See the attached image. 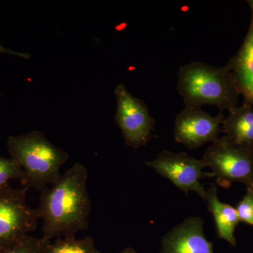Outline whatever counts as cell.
Here are the masks:
<instances>
[{
	"label": "cell",
	"instance_id": "cell-1",
	"mask_svg": "<svg viewBox=\"0 0 253 253\" xmlns=\"http://www.w3.org/2000/svg\"><path fill=\"white\" fill-rule=\"evenodd\" d=\"M87 169L76 163L57 181L41 192L37 208L42 221V237L51 240L76 236L89 227L91 200L86 189Z\"/></svg>",
	"mask_w": 253,
	"mask_h": 253
},
{
	"label": "cell",
	"instance_id": "cell-2",
	"mask_svg": "<svg viewBox=\"0 0 253 253\" xmlns=\"http://www.w3.org/2000/svg\"><path fill=\"white\" fill-rule=\"evenodd\" d=\"M177 90L185 107L201 108L211 105L221 111L237 106L240 95L229 68L214 67L194 61L179 68Z\"/></svg>",
	"mask_w": 253,
	"mask_h": 253
},
{
	"label": "cell",
	"instance_id": "cell-3",
	"mask_svg": "<svg viewBox=\"0 0 253 253\" xmlns=\"http://www.w3.org/2000/svg\"><path fill=\"white\" fill-rule=\"evenodd\" d=\"M7 146L13 159L23 168L28 186L40 192L57 181L60 169L68 159L66 151L50 142L39 131L10 136Z\"/></svg>",
	"mask_w": 253,
	"mask_h": 253
},
{
	"label": "cell",
	"instance_id": "cell-4",
	"mask_svg": "<svg viewBox=\"0 0 253 253\" xmlns=\"http://www.w3.org/2000/svg\"><path fill=\"white\" fill-rule=\"evenodd\" d=\"M202 159L211 169L207 176L215 177L219 185L229 187L232 183L240 182L253 187V149L223 136L212 143Z\"/></svg>",
	"mask_w": 253,
	"mask_h": 253
},
{
	"label": "cell",
	"instance_id": "cell-5",
	"mask_svg": "<svg viewBox=\"0 0 253 253\" xmlns=\"http://www.w3.org/2000/svg\"><path fill=\"white\" fill-rule=\"evenodd\" d=\"M29 186L21 189L7 186L0 191V251L17 242L37 226V209L26 204Z\"/></svg>",
	"mask_w": 253,
	"mask_h": 253
},
{
	"label": "cell",
	"instance_id": "cell-6",
	"mask_svg": "<svg viewBox=\"0 0 253 253\" xmlns=\"http://www.w3.org/2000/svg\"><path fill=\"white\" fill-rule=\"evenodd\" d=\"M117 102L115 120L126 146L137 149L152 139L155 119L144 101L134 97L123 84L115 89Z\"/></svg>",
	"mask_w": 253,
	"mask_h": 253
},
{
	"label": "cell",
	"instance_id": "cell-7",
	"mask_svg": "<svg viewBox=\"0 0 253 253\" xmlns=\"http://www.w3.org/2000/svg\"><path fill=\"white\" fill-rule=\"evenodd\" d=\"M145 165L170 181L186 194L194 191L204 201L207 190L201 184V179L203 170L207 166L204 160L196 159L186 153L164 150Z\"/></svg>",
	"mask_w": 253,
	"mask_h": 253
},
{
	"label": "cell",
	"instance_id": "cell-8",
	"mask_svg": "<svg viewBox=\"0 0 253 253\" xmlns=\"http://www.w3.org/2000/svg\"><path fill=\"white\" fill-rule=\"evenodd\" d=\"M224 118L222 112L212 116L201 108L185 107L175 118L174 139L190 150L214 142L219 138Z\"/></svg>",
	"mask_w": 253,
	"mask_h": 253
},
{
	"label": "cell",
	"instance_id": "cell-9",
	"mask_svg": "<svg viewBox=\"0 0 253 253\" xmlns=\"http://www.w3.org/2000/svg\"><path fill=\"white\" fill-rule=\"evenodd\" d=\"M161 253H214L205 236L203 219L189 217L173 228L163 237Z\"/></svg>",
	"mask_w": 253,
	"mask_h": 253
},
{
	"label": "cell",
	"instance_id": "cell-10",
	"mask_svg": "<svg viewBox=\"0 0 253 253\" xmlns=\"http://www.w3.org/2000/svg\"><path fill=\"white\" fill-rule=\"evenodd\" d=\"M244 101L253 106V14L249 30L237 53L226 64Z\"/></svg>",
	"mask_w": 253,
	"mask_h": 253
},
{
	"label": "cell",
	"instance_id": "cell-11",
	"mask_svg": "<svg viewBox=\"0 0 253 253\" xmlns=\"http://www.w3.org/2000/svg\"><path fill=\"white\" fill-rule=\"evenodd\" d=\"M221 132L236 144L253 149V106L244 101L229 111L221 125Z\"/></svg>",
	"mask_w": 253,
	"mask_h": 253
},
{
	"label": "cell",
	"instance_id": "cell-12",
	"mask_svg": "<svg viewBox=\"0 0 253 253\" xmlns=\"http://www.w3.org/2000/svg\"><path fill=\"white\" fill-rule=\"evenodd\" d=\"M204 201L207 202L208 210L214 217L218 238L225 240L231 246H236L234 231L240 221L236 208L219 201L215 184H211L207 190Z\"/></svg>",
	"mask_w": 253,
	"mask_h": 253
},
{
	"label": "cell",
	"instance_id": "cell-13",
	"mask_svg": "<svg viewBox=\"0 0 253 253\" xmlns=\"http://www.w3.org/2000/svg\"><path fill=\"white\" fill-rule=\"evenodd\" d=\"M46 253H101L90 236L77 239L76 236L57 238L51 242Z\"/></svg>",
	"mask_w": 253,
	"mask_h": 253
},
{
	"label": "cell",
	"instance_id": "cell-14",
	"mask_svg": "<svg viewBox=\"0 0 253 253\" xmlns=\"http://www.w3.org/2000/svg\"><path fill=\"white\" fill-rule=\"evenodd\" d=\"M51 241L41 238L33 237L29 235L19 240L0 253H46Z\"/></svg>",
	"mask_w": 253,
	"mask_h": 253
},
{
	"label": "cell",
	"instance_id": "cell-15",
	"mask_svg": "<svg viewBox=\"0 0 253 253\" xmlns=\"http://www.w3.org/2000/svg\"><path fill=\"white\" fill-rule=\"evenodd\" d=\"M22 179L26 180V174L14 159H6L0 156V191L7 187L10 179Z\"/></svg>",
	"mask_w": 253,
	"mask_h": 253
},
{
	"label": "cell",
	"instance_id": "cell-16",
	"mask_svg": "<svg viewBox=\"0 0 253 253\" xmlns=\"http://www.w3.org/2000/svg\"><path fill=\"white\" fill-rule=\"evenodd\" d=\"M247 193L236 207L240 221L253 225V191L247 188Z\"/></svg>",
	"mask_w": 253,
	"mask_h": 253
},
{
	"label": "cell",
	"instance_id": "cell-17",
	"mask_svg": "<svg viewBox=\"0 0 253 253\" xmlns=\"http://www.w3.org/2000/svg\"><path fill=\"white\" fill-rule=\"evenodd\" d=\"M0 53H1V54L4 53V54L14 55V56H18L25 59H28L31 57V55L28 54V53L17 52V51L5 48L4 46H1V44H0Z\"/></svg>",
	"mask_w": 253,
	"mask_h": 253
},
{
	"label": "cell",
	"instance_id": "cell-18",
	"mask_svg": "<svg viewBox=\"0 0 253 253\" xmlns=\"http://www.w3.org/2000/svg\"><path fill=\"white\" fill-rule=\"evenodd\" d=\"M120 253H137L134 251V249H131V248H126V249L123 250L122 252Z\"/></svg>",
	"mask_w": 253,
	"mask_h": 253
},
{
	"label": "cell",
	"instance_id": "cell-19",
	"mask_svg": "<svg viewBox=\"0 0 253 253\" xmlns=\"http://www.w3.org/2000/svg\"><path fill=\"white\" fill-rule=\"evenodd\" d=\"M248 4H249L250 8L251 10V14H253V0H249L247 1Z\"/></svg>",
	"mask_w": 253,
	"mask_h": 253
},
{
	"label": "cell",
	"instance_id": "cell-20",
	"mask_svg": "<svg viewBox=\"0 0 253 253\" xmlns=\"http://www.w3.org/2000/svg\"><path fill=\"white\" fill-rule=\"evenodd\" d=\"M249 189H252L253 191V187L249 188Z\"/></svg>",
	"mask_w": 253,
	"mask_h": 253
}]
</instances>
